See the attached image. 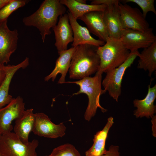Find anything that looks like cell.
Masks as SVG:
<instances>
[{"instance_id":"1","label":"cell","mask_w":156,"mask_h":156,"mask_svg":"<svg viewBox=\"0 0 156 156\" xmlns=\"http://www.w3.org/2000/svg\"><path fill=\"white\" fill-rule=\"evenodd\" d=\"M66 11L65 6L60 0H45L35 12L24 17L22 21L26 26L36 27L44 42L46 36L51 34V29L57 24L58 17Z\"/></svg>"},{"instance_id":"2","label":"cell","mask_w":156,"mask_h":156,"mask_svg":"<svg viewBox=\"0 0 156 156\" xmlns=\"http://www.w3.org/2000/svg\"><path fill=\"white\" fill-rule=\"evenodd\" d=\"M98 47L87 44L77 47L72 56L68 70L70 79L80 80L98 71L100 63L97 52Z\"/></svg>"},{"instance_id":"3","label":"cell","mask_w":156,"mask_h":156,"mask_svg":"<svg viewBox=\"0 0 156 156\" xmlns=\"http://www.w3.org/2000/svg\"><path fill=\"white\" fill-rule=\"evenodd\" d=\"M102 74L97 72L93 77H88L77 81L65 83H75L79 86V90L73 94V95L81 93H84L87 95L88 104L84 118L86 120L88 121L95 115L98 108L103 113L107 111L102 107L100 103V96L106 92L102 89Z\"/></svg>"},{"instance_id":"4","label":"cell","mask_w":156,"mask_h":156,"mask_svg":"<svg viewBox=\"0 0 156 156\" xmlns=\"http://www.w3.org/2000/svg\"><path fill=\"white\" fill-rule=\"evenodd\" d=\"M100 63L97 72L103 74L116 68L128 58L130 52L120 38L109 37L105 44L97 48Z\"/></svg>"},{"instance_id":"5","label":"cell","mask_w":156,"mask_h":156,"mask_svg":"<svg viewBox=\"0 0 156 156\" xmlns=\"http://www.w3.org/2000/svg\"><path fill=\"white\" fill-rule=\"evenodd\" d=\"M39 143L36 139L24 143L14 133L9 132L0 137V153L1 156H37Z\"/></svg>"},{"instance_id":"6","label":"cell","mask_w":156,"mask_h":156,"mask_svg":"<svg viewBox=\"0 0 156 156\" xmlns=\"http://www.w3.org/2000/svg\"><path fill=\"white\" fill-rule=\"evenodd\" d=\"M138 51L130 52L126 60L118 67L107 71L106 76L102 81L104 90L118 102L121 93V84L123 76L127 69L133 64L138 57Z\"/></svg>"},{"instance_id":"7","label":"cell","mask_w":156,"mask_h":156,"mask_svg":"<svg viewBox=\"0 0 156 156\" xmlns=\"http://www.w3.org/2000/svg\"><path fill=\"white\" fill-rule=\"evenodd\" d=\"M120 39L126 48L133 52L150 46L156 41V36L151 28L145 31L123 29Z\"/></svg>"},{"instance_id":"8","label":"cell","mask_w":156,"mask_h":156,"mask_svg":"<svg viewBox=\"0 0 156 156\" xmlns=\"http://www.w3.org/2000/svg\"><path fill=\"white\" fill-rule=\"evenodd\" d=\"M119 10L123 29L145 31L150 28L149 23L137 8L120 2Z\"/></svg>"},{"instance_id":"9","label":"cell","mask_w":156,"mask_h":156,"mask_svg":"<svg viewBox=\"0 0 156 156\" xmlns=\"http://www.w3.org/2000/svg\"><path fill=\"white\" fill-rule=\"evenodd\" d=\"M35 119L32 132L40 137L51 138L62 137L65 135L66 127L63 122L55 124L44 113L35 114Z\"/></svg>"},{"instance_id":"10","label":"cell","mask_w":156,"mask_h":156,"mask_svg":"<svg viewBox=\"0 0 156 156\" xmlns=\"http://www.w3.org/2000/svg\"><path fill=\"white\" fill-rule=\"evenodd\" d=\"M7 21L0 23V65L10 61L11 55L16 50L18 34V31L11 30L7 25Z\"/></svg>"},{"instance_id":"11","label":"cell","mask_w":156,"mask_h":156,"mask_svg":"<svg viewBox=\"0 0 156 156\" xmlns=\"http://www.w3.org/2000/svg\"><path fill=\"white\" fill-rule=\"evenodd\" d=\"M25 103L18 96L0 109V135L11 132L12 121L20 117L25 110Z\"/></svg>"},{"instance_id":"12","label":"cell","mask_w":156,"mask_h":156,"mask_svg":"<svg viewBox=\"0 0 156 156\" xmlns=\"http://www.w3.org/2000/svg\"><path fill=\"white\" fill-rule=\"evenodd\" d=\"M53 29L55 40V45L59 53L67 50L68 44L73 41V30L67 13L59 17L57 23Z\"/></svg>"},{"instance_id":"13","label":"cell","mask_w":156,"mask_h":156,"mask_svg":"<svg viewBox=\"0 0 156 156\" xmlns=\"http://www.w3.org/2000/svg\"><path fill=\"white\" fill-rule=\"evenodd\" d=\"M78 19L83 21L90 32L105 42L109 37L103 18V12L92 11L86 13Z\"/></svg>"},{"instance_id":"14","label":"cell","mask_w":156,"mask_h":156,"mask_svg":"<svg viewBox=\"0 0 156 156\" xmlns=\"http://www.w3.org/2000/svg\"><path fill=\"white\" fill-rule=\"evenodd\" d=\"M67 14L73 31V39L72 44V47H76L85 44L99 47L105 44V42L93 38L87 27L80 25L70 12L68 11Z\"/></svg>"},{"instance_id":"15","label":"cell","mask_w":156,"mask_h":156,"mask_svg":"<svg viewBox=\"0 0 156 156\" xmlns=\"http://www.w3.org/2000/svg\"><path fill=\"white\" fill-rule=\"evenodd\" d=\"M118 2L107 5L103 12L104 20L109 37L120 38L123 28L121 24Z\"/></svg>"},{"instance_id":"16","label":"cell","mask_w":156,"mask_h":156,"mask_svg":"<svg viewBox=\"0 0 156 156\" xmlns=\"http://www.w3.org/2000/svg\"><path fill=\"white\" fill-rule=\"evenodd\" d=\"M151 83L148 86L147 94L143 99H135L133 101L134 106L137 109L133 112V115L136 118L146 117L151 118L156 111V106L154 103L156 98V85L151 87Z\"/></svg>"},{"instance_id":"17","label":"cell","mask_w":156,"mask_h":156,"mask_svg":"<svg viewBox=\"0 0 156 156\" xmlns=\"http://www.w3.org/2000/svg\"><path fill=\"white\" fill-rule=\"evenodd\" d=\"M77 47H72L58 53L59 56L56 61L55 67L51 73L44 78L45 81L51 79L54 81L57 75L60 74L61 76L57 83L61 84L66 82V76L70 67L72 56Z\"/></svg>"},{"instance_id":"18","label":"cell","mask_w":156,"mask_h":156,"mask_svg":"<svg viewBox=\"0 0 156 156\" xmlns=\"http://www.w3.org/2000/svg\"><path fill=\"white\" fill-rule=\"evenodd\" d=\"M29 63V58L27 57L18 64L5 66L6 76L0 86V109L9 103L14 99L9 92L10 84L14 75L19 69L26 68Z\"/></svg>"},{"instance_id":"19","label":"cell","mask_w":156,"mask_h":156,"mask_svg":"<svg viewBox=\"0 0 156 156\" xmlns=\"http://www.w3.org/2000/svg\"><path fill=\"white\" fill-rule=\"evenodd\" d=\"M35 114L32 108L25 110L15 120L14 133L23 143H27L30 133L32 132L35 122Z\"/></svg>"},{"instance_id":"20","label":"cell","mask_w":156,"mask_h":156,"mask_svg":"<svg viewBox=\"0 0 156 156\" xmlns=\"http://www.w3.org/2000/svg\"><path fill=\"white\" fill-rule=\"evenodd\" d=\"M114 123L113 118H108L107 122L103 129L97 132L94 135L93 143L91 147L86 151V156H100L105 154L106 141L109 131Z\"/></svg>"},{"instance_id":"21","label":"cell","mask_w":156,"mask_h":156,"mask_svg":"<svg viewBox=\"0 0 156 156\" xmlns=\"http://www.w3.org/2000/svg\"><path fill=\"white\" fill-rule=\"evenodd\" d=\"M61 3L66 6L73 16L76 19L89 12L101 11L103 12L107 5H92L82 4L76 0H60Z\"/></svg>"},{"instance_id":"22","label":"cell","mask_w":156,"mask_h":156,"mask_svg":"<svg viewBox=\"0 0 156 156\" xmlns=\"http://www.w3.org/2000/svg\"><path fill=\"white\" fill-rule=\"evenodd\" d=\"M137 68L148 71V76L151 77L156 70V41L148 47L144 49L138 56Z\"/></svg>"},{"instance_id":"23","label":"cell","mask_w":156,"mask_h":156,"mask_svg":"<svg viewBox=\"0 0 156 156\" xmlns=\"http://www.w3.org/2000/svg\"><path fill=\"white\" fill-rule=\"evenodd\" d=\"M29 1L12 0L0 9V23L7 21L9 16L19 8L24 6Z\"/></svg>"},{"instance_id":"24","label":"cell","mask_w":156,"mask_h":156,"mask_svg":"<svg viewBox=\"0 0 156 156\" xmlns=\"http://www.w3.org/2000/svg\"><path fill=\"white\" fill-rule=\"evenodd\" d=\"M44 156H81V155L74 145L69 143H66L55 148L50 155Z\"/></svg>"},{"instance_id":"25","label":"cell","mask_w":156,"mask_h":156,"mask_svg":"<svg viewBox=\"0 0 156 156\" xmlns=\"http://www.w3.org/2000/svg\"><path fill=\"white\" fill-rule=\"evenodd\" d=\"M122 2L124 3L133 2L137 4L141 8L142 14L146 18L148 12H151L156 15V11L154 5V0H124Z\"/></svg>"},{"instance_id":"26","label":"cell","mask_w":156,"mask_h":156,"mask_svg":"<svg viewBox=\"0 0 156 156\" xmlns=\"http://www.w3.org/2000/svg\"><path fill=\"white\" fill-rule=\"evenodd\" d=\"M100 156H121L119 152V147L118 146L111 145L106 153Z\"/></svg>"},{"instance_id":"27","label":"cell","mask_w":156,"mask_h":156,"mask_svg":"<svg viewBox=\"0 0 156 156\" xmlns=\"http://www.w3.org/2000/svg\"><path fill=\"white\" fill-rule=\"evenodd\" d=\"M119 1L118 0H94L91 1L90 4L92 5H108L116 3Z\"/></svg>"},{"instance_id":"28","label":"cell","mask_w":156,"mask_h":156,"mask_svg":"<svg viewBox=\"0 0 156 156\" xmlns=\"http://www.w3.org/2000/svg\"><path fill=\"white\" fill-rule=\"evenodd\" d=\"M6 75L5 66L0 65V86L4 80Z\"/></svg>"},{"instance_id":"29","label":"cell","mask_w":156,"mask_h":156,"mask_svg":"<svg viewBox=\"0 0 156 156\" xmlns=\"http://www.w3.org/2000/svg\"><path fill=\"white\" fill-rule=\"evenodd\" d=\"M151 123L152 124V135L153 136L156 137V116L154 115L151 118Z\"/></svg>"},{"instance_id":"30","label":"cell","mask_w":156,"mask_h":156,"mask_svg":"<svg viewBox=\"0 0 156 156\" xmlns=\"http://www.w3.org/2000/svg\"><path fill=\"white\" fill-rule=\"evenodd\" d=\"M12 0H0V9Z\"/></svg>"},{"instance_id":"31","label":"cell","mask_w":156,"mask_h":156,"mask_svg":"<svg viewBox=\"0 0 156 156\" xmlns=\"http://www.w3.org/2000/svg\"><path fill=\"white\" fill-rule=\"evenodd\" d=\"M78 2L82 4H86V0H76Z\"/></svg>"},{"instance_id":"32","label":"cell","mask_w":156,"mask_h":156,"mask_svg":"<svg viewBox=\"0 0 156 156\" xmlns=\"http://www.w3.org/2000/svg\"><path fill=\"white\" fill-rule=\"evenodd\" d=\"M1 135H0V136H1ZM0 156H1V154H0Z\"/></svg>"},{"instance_id":"33","label":"cell","mask_w":156,"mask_h":156,"mask_svg":"<svg viewBox=\"0 0 156 156\" xmlns=\"http://www.w3.org/2000/svg\"></svg>"}]
</instances>
